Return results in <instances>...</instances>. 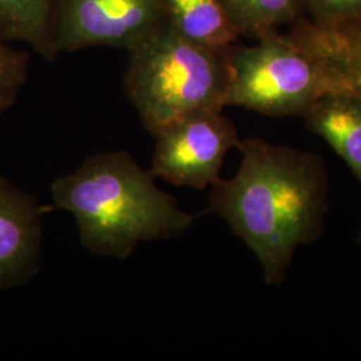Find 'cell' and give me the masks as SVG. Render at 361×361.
<instances>
[{"label":"cell","mask_w":361,"mask_h":361,"mask_svg":"<svg viewBox=\"0 0 361 361\" xmlns=\"http://www.w3.org/2000/svg\"><path fill=\"white\" fill-rule=\"evenodd\" d=\"M314 25L332 26L361 19V0H300Z\"/></svg>","instance_id":"14"},{"label":"cell","mask_w":361,"mask_h":361,"mask_svg":"<svg viewBox=\"0 0 361 361\" xmlns=\"http://www.w3.org/2000/svg\"><path fill=\"white\" fill-rule=\"evenodd\" d=\"M43 209L0 174V290L27 284L40 269Z\"/></svg>","instance_id":"7"},{"label":"cell","mask_w":361,"mask_h":361,"mask_svg":"<svg viewBox=\"0 0 361 361\" xmlns=\"http://www.w3.org/2000/svg\"><path fill=\"white\" fill-rule=\"evenodd\" d=\"M150 171L174 186L204 190L221 178L225 157L238 149L240 137L222 110L185 116L154 135Z\"/></svg>","instance_id":"5"},{"label":"cell","mask_w":361,"mask_h":361,"mask_svg":"<svg viewBox=\"0 0 361 361\" xmlns=\"http://www.w3.org/2000/svg\"><path fill=\"white\" fill-rule=\"evenodd\" d=\"M50 192L55 207L74 216L83 247L104 257L128 259L141 243L178 238L197 217L125 150L89 155Z\"/></svg>","instance_id":"2"},{"label":"cell","mask_w":361,"mask_h":361,"mask_svg":"<svg viewBox=\"0 0 361 361\" xmlns=\"http://www.w3.org/2000/svg\"><path fill=\"white\" fill-rule=\"evenodd\" d=\"M27 74V55L0 42V116L15 104L26 83Z\"/></svg>","instance_id":"13"},{"label":"cell","mask_w":361,"mask_h":361,"mask_svg":"<svg viewBox=\"0 0 361 361\" xmlns=\"http://www.w3.org/2000/svg\"><path fill=\"white\" fill-rule=\"evenodd\" d=\"M165 23L162 0H55L56 51L135 47Z\"/></svg>","instance_id":"6"},{"label":"cell","mask_w":361,"mask_h":361,"mask_svg":"<svg viewBox=\"0 0 361 361\" xmlns=\"http://www.w3.org/2000/svg\"><path fill=\"white\" fill-rule=\"evenodd\" d=\"M226 52L183 38L166 23L129 50L125 91L153 137L185 116L226 107Z\"/></svg>","instance_id":"3"},{"label":"cell","mask_w":361,"mask_h":361,"mask_svg":"<svg viewBox=\"0 0 361 361\" xmlns=\"http://www.w3.org/2000/svg\"><path fill=\"white\" fill-rule=\"evenodd\" d=\"M240 35L258 38L280 26L292 23L300 0H222Z\"/></svg>","instance_id":"12"},{"label":"cell","mask_w":361,"mask_h":361,"mask_svg":"<svg viewBox=\"0 0 361 361\" xmlns=\"http://www.w3.org/2000/svg\"><path fill=\"white\" fill-rule=\"evenodd\" d=\"M226 106L262 116H301L328 92L320 66L289 35L269 31L257 43L231 47Z\"/></svg>","instance_id":"4"},{"label":"cell","mask_w":361,"mask_h":361,"mask_svg":"<svg viewBox=\"0 0 361 361\" xmlns=\"http://www.w3.org/2000/svg\"><path fill=\"white\" fill-rule=\"evenodd\" d=\"M308 129L320 135L361 182V98L326 92L302 114Z\"/></svg>","instance_id":"8"},{"label":"cell","mask_w":361,"mask_h":361,"mask_svg":"<svg viewBox=\"0 0 361 361\" xmlns=\"http://www.w3.org/2000/svg\"><path fill=\"white\" fill-rule=\"evenodd\" d=\"M0 35L31 46L52 61L56 56L54 39V0H0Z\"/></svg>","instance_id":"11"},{"label":"cell","mask_w":361,"mask_h":361,"mask_svg":"<svg viewBox=\"0 0 361 361\" xmlns=\"http://www.w3.org/2000/svg\"><path fill=\"white\" fill-rule=\"evenodd\" d=\"M165 23L197 44L226 51L240 32L222 0H162Z\"/></svg>","instance_id":"10"},{"label":"cell","mask_w":361,"mask_h":361,"mask_svg":"<svg viewBox=\"0 0 361 361\" xmlns=\"http://www.w3.org/2000/svg\"><path fill=\"white\" fill-rule=\"evenodd\" d=\"M359 238H360V244H361V233H360V237H359Z\"/></svg>","instance_id":"15"},{"label":"cell","mask_w":361,"mask_h":361,"mask_svg":"<svg viewBox=\"0 0 361 361\" xmlns=\"http://www.w3.org/2000/svg\"><path fill=\"white\" fill-rule=\"evenodd\" d=\"M240 168L219 178L205 213L226 221L256 256L265 283L284 281L297 247L319 238L328 209L323 159L261 138L241 141Z\"/></svg>","instance_id":"1"},{"label":"cell","mask_w":361,"mask_h":361,"mask_svg":"<svg viewBox=\"0 0 361 361\" xmlns=\"http://www.w3.org/2000/svg\"><path fill=\"white\" fill-rule=\"evenodd\" d=\"M310 49L329 90L361 98V19L317 27L312 32Z\"/></svg>","instance_id":"9"}]
</instances>
